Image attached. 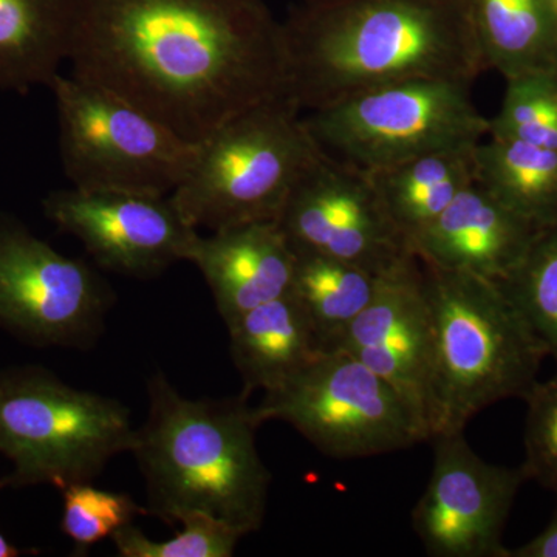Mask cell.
<instances>
[{"label": "cell", "mask_w": 557, "mask_h": 557, "mask_svg": "<svg viewBox=\"0 0 557 557\" xmlns=\"http://www.w3.org/2000/svg\"><path fill=\"white\" fill-rule=\"evenodd\" d=\"M69 62L197 145L287 95L282 22L263 0H78Z\"/></svg>", "instance_id": "cell-1"}, {"label": "cell", "mask_w": 557, "mask_h": 557, "mask_svg": "<svg viewBox=\"0 0 557 557\" xmlns=\"http://www.w3.org/2000/svg\"><path fill=\"white\" fill-rule=\"evenodd\" d=\"M287 95L317 110L412 79L485 72L469 0H300L282 21Z\"/></svg>", "instance_id": "cell-2"}, {"label": "cell", "mask_w": 557, "mask_h": 557, "mask_svg": "<svg viewBox=\"0 0 557 557\" xmlns=\"http://www.w3.org/2000/svg\"><path fill=\"white\" fill-rule=\"evenodd\" d=\"M148 398V417L132 449L146 482L148 515L168 523L207 516L244 537L258 531L271 474L256 446L263 423L248 395L190 399L157 372Z\"/></svg>", "instance_id": "cell-3"}, {"label": "cell", "mask_w": 557, "mask_h": 557, "mask_svg": "<svg viewBox=\"0 0 557 557\" xmlns=\"http://www.w3.org/2000/svg\"><path fill=\"white\" fill-rule=\"evenodd\" d=\"M423 271L431 319V442L463 432L472 418L498 401L525 397L549 355L497 282L426 265Z\"/></svg>", "instance_id": "cell-4"}, {"label": "cell", "mask_w": 557, "mask_h": 557, "mask_svg": "<svg viewBox=\"0 0 557 557\" xmlns=\"http://www.w3.org/2000/svg\"><path fill=\"white\" fill-rule=\"evenodd\" d=\"M288 95L252 106L199 145L171 194L196 230L215 233L278 219L296 183L322 149Z\"/></svg>", "instance_id": "cell-5"}, {"label": "cell", "mask_w": 557, "mask_h": 557, "mask_svg": "<svg viewBox=\"0 0 557 557\" xmlns=\"http://www.w3.org/2000/svg\"><path fill=\"white\" fill-rule=\"evenodd\" d=\"M135 442L129 410L116 399L70 387L42 369L0 372V454L14 467L3 485L91 483Z\"/></svg>", "instance_id": "cell-6"}, {"label": "cell", "mask_w": 557, "mask_h": 557, "mask_svg": "<svg viewBox=\"0 0 557 557\" xmlns=\"http://www.w3.org/2000/svg\"><path fill=\"white\" fill-rule=\"evenodd\" d=\"M472 84L412 79L358 91L304 116L319 148L336 160L375 172L449 150L472 149L490 132Z\"/></svg>", "instance_id": "cell-7"}, {"label": "cell", "mask_w": 557, "mask_h": 557, "mask_svg": "<svg viewBox=\"0 0 557 557\" xmlns=\"http://www.w3.org/2000/svg\"><path fill=\"white\" fill-rule=\"evenodd\" d=\"M50 90L72 188L171 196L188 175L200 143L89 81L60 75Z\"/></svg>", "instance_id": "cell-8"}, {"label": "cell", "mask_w": 557, "mask_h": 557, "mask_svg": "<svg viewBox=\"0 0 557 557\" xmlns=\"http://www.w3.org/2000/svg\"><path fill=\"white\" fill-rule=\"evenodd\" d=\"M262 423L284 421L321 454L364 458L429 442L406 398L346 350L321 351L256 406Z\"/></svg>", "instance_id": "cell-9"}, {"label": "cell", "mask_w": 557, "mask_h": 557, "mask_svg": "<svg viewBox=\"0 0 557 557\" xmlns=\"http://www.w3.org/2000/svg\"><path fill=\"white\" fill-rule=\"evenodd\" d=\"M113 293L86 262L67 258L13 219H0V324L42 346L87 347Z\"/></svg>", "instance_id": "cell-10"}, {"label": "cell", "mask_w": 557, "mask_h": 557, "mask_svg": "<svg viewBox=\"0 0 557 557\" xmlns=\"http://www.w3.org/2000/svg\"><path fill=\"white\" fill-rule=\"evenodd\" d=\"M296 252L327 256L383 273L409 252L369 172L322 150L277 219Z\"/></svg>", "instance_id": "cell-11"}, {"label": "cell", "mask_w": 557, "mask_h": 557, "mask_svg": "<svg viewBox=\"0 0 557 557\" xmlns=\"http://www.w3.org/2000/svg\"><path fill=\"white\" fill-rule=\"evenodd\" d=\"M434 467L412 511V528L432 557H509L505 525L520 486L522 467L487 463L463 432L438 435Z\"/></svg>", "instance_id": "cell-12"}, {"label": "cell", "mask_w": 557, "mask_h": 557, "mask_svg": "<svg viewBox=\"0 0 557 557\" xmlns=\"http://www.w3.org/2000/svg\"><path fill=\"white\" fill-rule=\"evenodd\" d=\"M44 214L83 244L95 265L121 276L150 278L186 262L199 230L171 196L116 190H53Z\"/></svg>", "instance_id": "cell-13"}, {"label": "cell", "mask_w": 557, "mask_h": 557, "mask_svg": "<svg viewBox=\"0 0 557 557\" xmlns=\"http://www.w3.org/2000/svg\"><path fill=\"white\" fill-rule=\"evenodd\" d=\"M335 348L346 350L397 388L428 428L431 319L423 265L412 252L380 274L369 306Z\"/></svg>", "instance_id": "cell-14"}, {"label": "cell", "mask_w": 557, "mask_h": 557, "mask_svg": "<svg viewBox=\"0 0 557 557\" xmlns=\"http://www.w3.org/2000/svg\"><path fill=\"white\" fill-rule=\"evenodd\" d=\"M541 230L474 182L409 240V251L432 269L504 284Z\"/></svg>", "instance_id": "cell-15"}, {"label": "cell", "mask_w": 557, "mask_h": 557, "mask_svg": "<svg viewBox=\"0 0 557 557\" xmlns=\"http://www.w3.org/2000/svg\"><path fill=\"white\" fill-rule=\"evenodd\" d=\"M203 274L226 325L292 289L296 251L276 220L197 237L188 260Z\"/></svg>", "instance_id": "cell-16"}, {"label": "cell", "mask_w": 557, "mask_h": 557, "mask_svg": "<svg viewBox=\"0 0 557 557\" xmlns=\"http://www.w3.org/2000/svg\"><path fill=\"white\" fill-rule=\"evenodd\" d=\"M244 394L276 391L321 354L309 314L292 289L226 325Z\"/></svg>", "instance_id": "cell-17"}, {"label": "cell", "mask_w": 557, "mask_h": 557, "mask_svg": "<svg viewBox=\"0 0 557 557\" xmlns=\"http://www.w3.org/2000/svg\"><path fill=\"white\" fill-rule=\"evenodd\" d=\"M78 0H0V91L49 87L69 62Z\"/></svg>", "instance_id": "cell-18"}, {"label": "cell", "mask_w": 557, "mask_h": 557, "mask_svg": "<svg viewBox=\"0 0 557 557\" xmlns=\"http://www.w3.org/2000/svg\"><path fill=\"white\" fill-rule=\"evenodd\" d=\"M487 69L505 79L557 75V11L552 0H469Z\"/></svg>", "instance_id": "cell-19"}, {"label": "cell", "mask_w": 557, "mask_h": 557, "mask_svg": "<svg viewBox=\"0 0 557 557\" xmlns=\"http://www.w3.org/2000/svg\"><path fill=\"white\" fill-rule=\"evenodd\" d=\"M474 149L429 153L369 172L381 201L406 244L474 183Z\"/></svg>", "instance_id": "cell-20"}, {"label": "cell", "mask_w": 557, "mask_h": 557, "mask_svg": "<svg viewBox=\"0 0 557 557\" xmlns=\"http://www.w3.org/2000/svg\"><path fill=\"white\" fill-rule=\"evenodd\" d=\"M474 180L537 228L557 222V150L491 137L474 149Z\"/></svg>", "instance_id": "cell-21"}, {"label": "cell", "mask_w": 557, "mask_h": 557, "mask_svg": "<svg viewBox=\"0 0 557 557\" xmlns=\"http://www.w3.org/2000/svg\"><path fill=\"white\" fill-rule=\"evenodd\" d=\"M380 274L346 260L296 252L292 293L309 314L322 351L333 350L369 306Z\"/></svg>", "instance_id": "cell-22"}, {"label": "cell", "mask_w": 557, "mask_h": 557, "mask_svg": "<svg viewBox=\"0 0 557 557\" xmlns=\"http://www.w3.org/2000/svg\"><path fill=\"white\" fill-rule=\"evenodd\" d=\"M500 285L557 364V222L539 231L518 270Z\"/></svg>", "instance_id": "cell-23"}, {"label": "cell", "mask_w": 557, "mask_h": 557, "mask_svg": "<svg viewBox=\"0 0 557 557\" xmlns=\"http://www.w3.org/2000/svg\"><path fill=\"white\" fill-rule=\"evenodd\" d=\"M487 135L557 150V75L508 81L504 104L490 120Z\"/></svg>", "instance_id": "cell-24"}, {"label": "cell", "mask_w": 557, "mask_h": 557, "mask_svg": "<svg viewBox=\"0 0 557 557\" xmlns=\"http://www.w3.org/2000/svg\"><path fill=\"white\" fill-rule=\"evenodd\" d=\"M180 523L183 530L170 541H152L132 523L112 539L123 557H231L244 537L234 528L207 516H185Z\"/></svg>", "instance_id": "cell-25"}, {"label": "cell", "mask_w": 557, "mask_h": 557, "mask_svg": "<svg viewBox=\"0 0 557 557\" xmlns=\"http://www.w3.org/2000/svg\"><path fill=\"white\" fill-rule=\"evenodd\" d=\"M64 518L62 530L79 547H90L112 539L121 528L129 525L139 515H148L126 494L98 490L91 483H76L62 490Z\"/></svg>", "instance_id": "cell-26"}, {"label": "cell", "mask_w": 557, "mask_h": 557, "mask_svg": "<svg viewBox=\"0 0 557 557\" xmlns=\"http://www.w3.org/2000/svg\"><path fill=\"white\" fill-rule=\"evenodd\" d=\"M525 461L528 480L557 494V370L547 381H536L525 397Z\"/></svg>", "instance_id": "cell-27"}, {"label": "cell", "mask_w": 557, "mask_h": 557, "mask_svg": "<svg viewBox=\"0 0 557 557\" xmlns=\"http://www.w3.org/2000/svg\"><path fill=\"white\" fill-rule=\"evenodd\" d=\"M509 557H557V509L548 525L515 549H509Z\"/></svg>", "instance_id": "cell-28"}, {"label": "cell", "mask_w": 557, "mask_h": 557, "mask_svg": "<svg viewBox=\"0 0 557 557\" xmlns=\"http://www.w3.org/2000/svg\"><path fill=\"white\" fill-rule=\"evenodd\" d=\"M20 556V549L13 547L5 537L0 534V557Z\"/></svg>", "instance_id": "cell-29"}, {"label": "cell", "mask_w": 557, "mask_h": 557, "mask_svg": "<svg viewBox=\"0 0 557 557\" xmlns=\"http://www.w3.org/2000/svg\"><path fill=\"white\" fill-rule=\"evenodd\" d=\"M552 2H553V5H555V9L557 11V0H552Z\"/></svg>", "instance_id": "cell-30"}, {"label": "cell", "mask_w": 557, "mask_h": 557, "mask_svg": "<svg viewBox=\"0 0 557 557\" xmlns=\"http://www.w3.org/2000/svg\"><path fill=\"white\" fill-rule=\"evenodd\" d=\"M3 486H5V485H3L2 480H0V487H3Z\"/></svg>", "instance_id": "cell-31"}]
</instances>
